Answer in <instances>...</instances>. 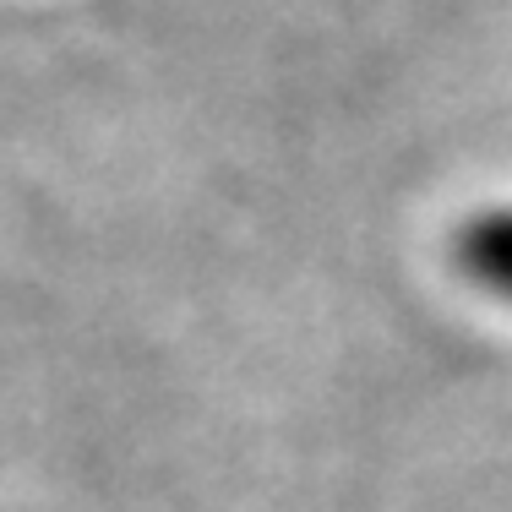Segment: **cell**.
<instances>
[{
	"instance_id": "1",
	"label": "cell",
	"mask_w": 512,
	"mask_h": 512,
	"mask_svg": "<svg viewBox=\"0 0 512 512\" xmlns=\"http://www.w3.org/2000/svg\"><path fill=\"white\" fill-rule=\"evenodd\" d=\"M453 251H458V267L485 289V295H496L512 306V202L469 213L458 229V240H453Z\"/></svg>"
}]
</instances>
